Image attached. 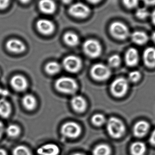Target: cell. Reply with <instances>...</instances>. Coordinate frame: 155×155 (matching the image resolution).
I'll use <instances>...</instances> for the list:
<instances>
[{"label": "cell", "instance_id": "6da1fadb", "mask_svg": "<svg viewBox=\"0 0 155 155\" xmlns=\"http://www.w3.org/2000/svg\"><path fill=\"white\" fill-rule=\"evenodd\" d=\"M55 86L58 91L67 94H74L78 88L76 81L70 77H63L58 78L55 82Z\"/></svg>", "mask_w": 155, "mask_h": 155}, {"label": "cell", "instance_id": "7a4b0ae2", "mask_svg": "<svg viewBox=\"0 0 155 155\" xmlns=\"http://www.w3.org/2000/svg\"><path fill=\"white\" fill-rule=\"evenodd\" d=\"M107 132L113 138H119L125 132V127L122 121L116 117H111L107 122Z\"/></svg>", "mask_w": 155, "mask_h": 155}, {"label": "cell", "instance_id": "3957f363", "mask_svg": "<svg viewBox=\"0 0 155 155\" xmlns=\"http://www.w3.org/2000/svg\"><path fill=\"white\" fill-rule=\"evenodd\" d=\"M128 88V82L124 78H119L114 80L110 86V90L113 95L120 97L126 94Z\"/></svg>", "mask_w": 155, "mask_h": 155}, {"label": "cell", "instance_id": "277c9868", "mask_svg": "<svg viewBox=\"0 0 155 155\" xmlns=\"http://www.w3.org/2000/svg\"><path fill=\"white\" fill-rule=\"evenodd\" d=\"M85 54L91 58L98 57L102 52V46L99 42L94 39L87 40L83 45Z\"/></svg>", "mask_w": 155, "mask_h": 155}, {"label": "cell", "instance_id": "5b68a950", "mask_svg": "<svg viewBox=\"0 0 155 155\" xmlns=\"http://www.w3.org/2000/svg\"><path fill=\"white\" fill-rule=\"evenodd\" d=\"M111 74V70L109 67L102 64H95L91 70V76L98 81L106 80L110 77Z\"/></svg>", "mask_w": 155, "mask_h": 155}, {"label": "cell", "instance_id": "8992f818", "mask_svg": "<svg viewBox=\"0 0 155 155\" xmlns=\"http://www.w3.org/2000/svg\"><path fill=\"white\" fill-rule=\"evenodd\" d=\"M110 31L114 37L119 40H125L129 35V31L127 26L120 22L113 23L110 25Z\"/></svg>", "mask_w": 155, "mask_h": 155}, {"label": "cell", "instance_id": "52a82bcc", "mask_svg": "<svg viewBox=\"0 0 155 155\" xmlns=\"http://www.w3.org/2000/svg\"><path fill=\"white\" fill-rule=\"evenodd\" d=\"M61 131L63 135L65 137L75 138L81 134V128L77 123L70 122L65 123L63 125Z\"/></svg>", "mask_w": 155, "mask_h": 155}, {"label": "cell", "instance_id": "ba28073f", "mask_svg": "<svg viewBox=\"0 0 155 155\" xmlns=\"http://www.w3.org/2000/svg\"><path fill=\"white\" fill-rule=\"evenodd\" d=\"M63 64L66 71L71 73H76L81 69L82 62L79 57L70 55L64 60Z\"/></svg>", "mask_w": 155, "mask_h": 155}, {"label": "cell", "instance_id": "9c48e42d", "mask_svg": "<svg viewBox=\"0 0 155 155\" xmlns=\"http://www.w3.org/2000/svg\"><path fill=\"white\" fill-rule=\"evenodd\" d=\"M69 12L74 17L84 18L89 15L90 10L85 4L82 3H76L70 7Z\"/></svg>", "mask_w": 155, "mask_h": 155}, {"label": "cell", "instance_id": "30bf717a", "mask_svg": "<svg viewBox=\"0 0 155 155\" xmlns=\"http://www.w3.org/2000/svg\"><path fill=\"white\" fill-rule=\"evenodd\" d=\"M8 51L14 54L22 53L26 50L25 45L21 40L15 38L9 39L5 43Z\"/></svg>", "mask_w": 155, "mask_h": 155}, {"label": "cell", "instance_id": "8fae6325", "mask_svg": "<svg viewBox=\"0 0 155 155\" xmlns=\"http://www.w3.org/2000/svg\"><path fill=\"white\" fill-rule=\"evenodd\" d=\"M11 85L15 91L23 92L27 89L28 83L25 77L20 74H17L11 78Z\"/></svg>", "mask_w": 155, "mask_h": 155}, {"label": "cell", "instance_id": "7c38bea8", "mask_svg": "<svg viewBox=\"0 0 155 155\" xmlns=\"http://www.w3.org/2000/svg\"><path fill=\"white\" fill-rule=\"evenodd\" d=\"M36 26L39 31L45 35L51 34L55 29L53 23L47 19L39 20L36 23Z\"/></svg>", "mask_w": 155, "mask_h": 155}, {"label": "cell", "instance_id": "4fadbf2b", "mask_svg": "<svg viewBox=\"0 0 155 155\" xmlns=\"http://www.w3.org/2000/svg\"><path fill=\"white\" fill-rule=\"evenodd\" d=\"M37 153L40 155H58L60 149L54 144H47L38 148Z\"/></svg>", "mask_w": 155, "mask_h": 155}, {"label": "cell", "instance_id": "5bb4252c", "mask_svg": "<svg viewBox=\"0 0 155 155\" xmlns=\"http://www.w3.org/2000/svg\"><path fill=\"white\" fill-rule=\"evenodd\" d=\"M150 125L147 122L144 121H139L134 126V135L136 137H143L147 134Z\"/></svg>", "mask_w": 155, "mask_h": 155}, {"label": "cell", "instance_id": "9a60e30c", "mask_svg": "<svg viewBox=\"0 0 155 155\" xmlns=\"http://www.w3.org/2000/svg\"><path fill=\"white\" fill-rule=\"evenodd\" d=\"M145 64L149 68L155 67V48L149 47L147 48L143 55Z\"/></svg>", "mask_w": 155, "mask_h": 155}, {"label": "cell", "instance_id": "2e32d148", "mask_svg": "<svg viewBox=\"0 0 155 155\" xmlns=\"http://www.w3.org/2000/svg\"><path fill=\"white\" fill-rule=\"evenodd\" d=\"M125 61L127 65L134 67L137 65L139 62V54L135 48H130L127 52L125 55Z\"/></svg>", "mask_w": 155, "mask_h": 155}, {"label": "cell", "instance_id": "e0dca14e", "mask_svg": "<svg viewBox=\"0 0 155 155\" xmlns=\"http://www.w3.org/2000/svg\"><path fill=\"white\" fill-rule=\"evenodd\" d=\"M73 108L78 113H82L85 110L87 107L86 101L81 96L74 97L71 101Z\"/></svg>", "mask_w": 155, "mask_h": 155}, {"label": "cell", "instance_id": "ac0fdd59", "mask_svg": "<svg viewBox=\"0 0 155 155\" xmlns=\"http://www.w3.org/2000/svg\"><path fill=\"white\" fill-rule=\"evenodd\" d=\"M39 5L41 11L47 14L53 13L56 9V5L53 0H41Z\"/></svg>", "mask_w": 155, "mask_h": 155}, {"label": "cell", "instance_id": "d6986e66", "mask_svg": "<svg viewBox=\"0 0 155 155\" xmlns=\"http://www.w3.org/2000/svg\"><path fill=\"white\" fill-rule=\"evenodd\" d=\"M132 41L136 44L143 45L145 44L148 40V36L146 33L142 31H136L131 35Z\"/></svg>", "mask_w": 155, "mask_h": 155}, {"label": "cell", "instance_id": "ffe728a7", "mask_svg": "<svg viewBox=\"0 0 155 155\" xmlns=\"http://www.w3.org/2000/svg\"><path fill=\"white\" fill-rule=\"evenodd\" d=\"M12 113V106L4 98L0 99V116L4 118L10 117Z\"/></svg>", "mask_w": 155, "mask_h": 155}, {"label": "cell", "instance_id": "44dd1931", "mask_svg": "<svg viewBox=\"0 0 155 155\" xmlns=\"http://www.w3.org/2000/svg\"><path fill=\"white\" fill-rule=\"evenodd\" d=\"M22 102L25 108L30 111L34 110L37 105L36 98L34 96L31 94L25 95L22 98Z\"/></svg>", "mask_w": 155, "mask_h": 155}, {"label": "cell", "instance_id": "7402d4cb", "mask_svg": "<svg viewBox=\"0 0 155 155\" xmlns=\"http://www.w3.org/2000/svg\"><path fill=\"white\" fill-rule=\"evenodd\" d=\"M146 151V147L142 142H136L131 146V153L132 155H144Z\"/></svg>", "mask_w": 155, "mask_h": 155}, {"label": "cell", "instance_id": "603a6c76", "mask_svg": "<svg viewBox=\"0 0 155 155\" xmlns=\"http://www.w3.org/2000/svg\"><path fill=\"white\" fill-rule=\"evenodd\" d=\"M64 40L66 44L69 46H75L79 43V38L78 36L74 33H66L64 36Z\"/></svg>", "mask_w": 155, "mask_h": 155}, {"label": "cell", "instance_id": "cb8c5ba5", "mask_svg": "<svg viewBox=\"0 0 155 155\" xmlns=\"http://www.w3.org/2000/svg\"><path fill=\"white\" fill-rule=\"evenodd\" d=\"M111 150L107 145L102 144L95 147L93 150V155H110Z\"/></svg>", "mask_w": 155, "mask_h": 155}, {"label": "cell", "instance_id": "d4e9b609", "mask_svg": "<svg viewBox=\"0 0 155 155\" xmlns=\"http://www.w3.org/2000/svg\"><path fill=\"white\" fill-rule=\"evenodd\" d=\"M6 134L11 138H15L19 136L21 134V130L18 126L15 124H11L5 129Z\"/></svg>", "mask_w": 155, "mask_h": 155}, {"label": "cell", "instance_id": "484cf974", "mask_svg": "<svg viewBox=\"0 0 155 155\" xmlns=\"http://www.w3.org/2000/svg\"><path fill=\"white\" fill-rule=\"evenodd\" d=\"M45 69L46 72L49 74H55L60 71L61 66L60 64L56 62H50L46 64Z\"/></svg>", "mask_w": 155, "mask_h": 155}, {"label": "cell", "instance_id": "4316f807", "mask_svg": "<svg viewBox=\"0 0 155 155\" xmlns=\"http://www.w3.org/2000/svg\"><path fill=\"white\" fill-rule=\"evenodd\" d=\"M13 155H32L29 148L23 145H19L14 148Z\"/></svg>", "mask_w": 155, "mask_h": 155}, {"label": "cell", "instance_id": "83f0119b", "mask_svg": "<svg viewBox=\"0 0 155 155\" xmlns=\"http://www.w3.org/2000/svg\"><path fill=\"white\" fill-rule=\"evenodd\" d=\"M105 117L101 114L94 115L92 118V123L97 126H101L105 123Z\"/></svg>", "mask_w": 155, "mask_h": 155}, {"label": "cell", "instance_id": "f1b7e54d", "mask_svg": "<svg viewBox=\"0 0 155 155\" xmlns=\"http://www.w3.org/2000/svg\"><path fill=\"white\" fill-rule=\"evenodd\" d=\"M150 13L149 11L146 8H139L137 10L136 15L139 19L144 20L149 16Z\"/></svg>", "mask_w": 155, "mask_h": 155}, {"label": "cell", "instance_id": "f546056e", "mask_svg": "<svg viewBox=\"0 0 155 155\" xmlns=\"http://www.w3.org/2000/svg\"><path fill=\"white\" fill-rule=\"evenodd\" d=\"M121 58L119 55L114 54L112 55L108 59V62L109 66L112 67H117L121 63Z\"/></svg>", "mask_w": 155, "mask_h": 155}, {"label": "cell", "instance_id": "4dcf8cb0", "mask_svg": "<svg viewBox=\"0 0 155 155\" xmlns=\"http://www.w3.org/2000/svg\"><path fill=\"white\" fill-rule=\"evenodd\" d=\"M139 0H123V4L126 8L134 9L138 6Z\"/></svg>", "mask_w": 155, "mask_h": 155}, {"label": "cell", "instance_id": "1f68e13d", "mask_svg": "<svg viewBox=\"0 0 155 155\" xmlns=\"http://www.w3.org/2000/svg\"><path fill=\"white\" fill-rule=\"evenodd\" d=\"M141 74L138 71H134L129 73L128 78L131 82L135 83L137 82L140 79Z\"/></svg>", "mask_w": 155, "mask_h": 155}, {"label": "cell", "instance_id": "d6a6232c", "mask_svg": "<svg viewBox=\"0 0 155 155\" xmlns=\"http://www.w3.org/2000/svg\"><path fill=\"white\" fill-rule=\"evenodd\" d=\"M12 0H0V10H6L10 6Z\"/></svg>", "mask_w": 155, "mask_h": 155}, {"label": "cell", "instance_id": "836d02e7", "mask_svg": "<svg viewBox=\"0 0 155 155\" xmlns=\"http://www.w3.org/2000/svg\"><path fill=\"white\" fill-rule=\"evenodd\" d=\"M143 2L147 5H155V0H143Z\"/></svg>", "mask_w": 155, "mask_h": 155}, {"label": "cell", "instance_id": "e575fe53", "mask_svg": "<svg viewBox=\"0 0 155 155\" xmlns=\"http://www.w3.org/2000/svg\"><path fill=\"white\" fill-rule=\"evenodd\" d=\"M150 142L152 145L155 146V130L151 135L150 138Z\"/></svg>", "mask_w": 155, "mask_h": 155}, {"label": "cell", "instance_id": "d590c367", "mask_svg": "<svg viewBox=\"0 0 155 155\" xmlns=\"http://www.w3.org/2000/svg\"><path fill=\"white\" fill-rule=\"evenodd\" d=\"M9 92L6 89H4L0 87V95L2 96H6L8 95Z\"/></svg>", "mask_w": 155, "mask_h": 155}, {"label": "cell", "instance_id": "8d00e7d4", "mask_svg": "<svg viewBox=\"0 0 155 155\" xmlns=\"http://www.w3.org/2000/svg\"><path fill=\"white\" fill-rule=\"evenodd\" d=\"M4 127L3 124L1 121H0V139L3 135L4 132Z\"/></svg>", "mask_w": 155, "mask_h": 155}, {"label": "cell", "instance_id": "74e56055", "mask_svg": "<svg viewBox=\"0 0 155 155\" xmlns=\"http://www.w3.org/2000/svg\"><path fill=\"white\" fill-rule=\"evenodd\" d=\"M151 19L153 24L155 25V10L153 11L151 14Z\"/></svg>", "mask_w": 155, "mask_h": 155}, {"label": "cell", "instance_id": "f35d334b", "mask_svg": "<svg viewBox=\"0 0 155 155\" xmlns=\"http://www.w3.org/2000/svg\"><path fill=\"white\" fill-rule=\"evenodd\" d=\"M0 155H7V152H6L4 149L1 148L0 149Z\"/></svg>", "mask_w": 155, "mask_h": 155}, {"label": "cell", "instance_id": "ab89813d", "mask_svg": "<svg viewBox=\"0 0 155 155\" xmlns=\"http://www.w3.org/2000/svg\"><path fill=\"white\" fill-rule=\"evenodd\" d=\"M87 1L92 3L95 4L99 2L101 0H87Z\"/></svg>", "mask_w": 155, "mask_h": 155}, {"label": "cell", "instance_id": "60d3db41", "mask_svg": "<svg viewBox=\"0 0 155 155\" xmlns=\"http://www.w3.org/2000/svg\"><path fill=\"white\" fill-rule=\"evenodd\" d=\"M20 2L22 3L23 4H26L29 2L31 0H18Z\"/></svg>", "mask_w": 155, "mask_h": 155}, {"label": "cell", "instance_id": "b9f144b4", "mask_svg": "<svg viewBox=\"0 0 155 155\" xmlns=\"http://www.w3.org/2000/svg\"><path fill=\"white\" fill-rule=\"evenodd\" d=\"M72 1V0H62V1L65 4L70 3V2H71Z\"/></svg>", "mask_w": 155, "mask_h": 155}, {"label": "cell", "instance_id": "7bdbcfd3", "mask_svg": "<svg viewBox=\"0 0 155 155\" xmlns=\"http://www.w3.org/2000/svg\"><path fill=\"white\" fill-rule=\"evenodd\" d=\"M152 39L153 41L155 43V31L153 33L152 35Z\"/></svg>", "mask_w": 155, "mask_h": 155}, {"label": "cell", "instance_id": "ee69618b", "mask_svg": "<svg viewBox=\"0 0 155 155\" xmlns=\"http://www.w3.org/2000/svg\"><path fill=\"white\" fill-rule=\"evenodd\" d=\"M73 155H84V154H81V153H75L74 154H73Z\"/></svg>", "mask_w": 155, "mask_h": 155}]
</instances>
